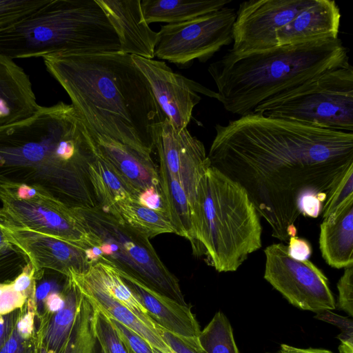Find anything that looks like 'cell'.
Returning <instances> with one entry per match:
<instances>
[{
    "label": "cell",
    "mask_w": 353,
    "mask_h": 353,
    "mask_svg": "<svg viewBox=\"0 0 353 353\" xmlns=\"http://www.w3.org/2000/svg\"><path fill=\"white\" fill-rule=\"evenodd\" d=\"M210 165L245 190L272 236H296L301 202L310 195L324 203L332 188L353 166V133L250 114L216 124Z\"/></svg>",
    "instance_id": "obj_1"
},
{
    "label": "cell",
    "mask_w": 353,
    "mask_h": 353,
    "mask_svg": "<svg viewBox=\"0 0 353 353\" xmlns=\"http://www.w3.org/2000/svg\"><path fill=\"white\" fill-rule=\"evenodd\" d=\"M42 59L91 132L152 153L155 125L165 116L131 55L119 51Z\"/></svg>",
    "instance_id": "obj_2"
},
{
    "label": "cell",
    "mask_w": 353,
    "mask_h": 353,
    "mask_svg": "<svg viewBox=\"0 0 353 353\" xmlns=\"http://www.w3.org/2000/svg\"><path fill=\"white\" fill-rule=\"evenodd\" d=\"M349 63L338 37L243 54L230 50L208 70L217 88L215 98L226 111L242 117Z\"/></svg>",
    "instance_id": "obj_3"
},
{
    "label": "cell",
    "mask_w": 353,
    "mask_h": 353,
    "mask_svg": "<svg viewBox=\"0 0 353 353\" xmlns=\"http://www.w3.org/2000/svg\"><path fill=\"white\" fill-rule=\"evenodd\" d=\"M119 50L118 36L96 0H50L0 29V54L12 59Z\"/></svg>",
    "instance_id": "obj_4"
},
{
    "label": "cell",
    "mask_w": 353,
    "mask_h": 353,
    "mask_svg": "<svg viewBox=\"0 0 353 353\" xmlns=\"http://www.w3.org/2000/svg\"><path fill=\"white\" fill-rule=\"evenodd\" d=\"M192 221L195 252L217 272L236 271L261 247L259 214L245 190L211 165L198 184Z\"/></svg>",
    "instance_id": "obj_5"
},
{
    "label": "cell",
    "mask_w": 353,
    "mask_h": 353,
    "mask_svg": "<svg viewBox=\"0 0 353 353\" xmlns=\"http://www.w3.org/2000/svg\"><path fill=\"white\" fill-rule=\"evenodd\" d=\"M84 122L72 104L41 106L31 117L0 126L1 166H47L63 184L83 179L89 163L82 162Z\"/></svg>",
    "instance_id": "obj_6"
},
{
    "label": "cell",
    "mask_w": 353,
    "mask_h": 353,
    "mask_svg": "<svg viewBox=\"0 0 353 353\" xmlns=\"http://www.w3.org/2000/svg\"><path fill=\"white\" fill-rule=\"evenodd\" d=\"M90 236V264L103 261L148 289L186 305L178 279L158 256L150 239L99 205L74 208Z\"/></svg>",
    "instance_id": "obj_7"
},
{
    "label": "cell",
    "mask_w": 353,
    "mask_h": 353,
    "mask_svg": "<svg viewBox=\"0 0 353 353\" xmlns=\"http://www.w3.org/2000/svg\"><path fill=\"white\" fill-rule=\"evenodd\" d=\"M321 128L353 132V68L328 71L253 112Z\"/></svg>",
    "instance_id": "obj_8"
},
{
    "label": "cell",
    "mask_w": 353,
    "mask_h": 353,
    "mask_svg": "<svg viewBox=\"0 0 353 353\" xmlns=\"http://www.w3.org/2000/svg\"><path fill=\"white\" fill-rule=\"evenodd\" d=\"M235 18V10L225 6L187 21L162 26L157 32L154 56L179 68L195 59L205 62L232 43Z\"/></svg>",
    "instance_id": "obj_9"
},
{
    "label": "cell",
    "mask_w": 353,
    "mask_h": 353,
    "mask_svg": "<svg viewBox=\"0 0 353 353\" xmlns=\"http://www.w3.org/2000/svg\"><path fill=\"white\" fill-rule=\"evenodd\" d=\"M0 199L3 205L1 220L89 248V234L74 208L41 187L35 185L30 196L19 197L0 183Z\"/></svg>",
    "instance_id": "obj_10"
},
{
    "label": "cell",
    "mask_w": 353,
    "mask_h": 353,
    "mask_svg": "<svg viewBox=\"0 0 353 353\" xmlns=\"http://www.w3.org/2000/svg\"><path fill=\"white\" fill-rule=\"evenodd\" d=\"M264 253V279L290 303L316 313L335 309L327 277L309 259H293L281 243L268 246Z\"/></svg>",
    "instance_id": "obj_11"
},
{
    "label": "cell",
    "mask_w": 353,
    "mask_h": 353,
    "mask_svg": "<svg viewBox=\"0 0 353 353\" xmlns=\"http://www.w3.org/2000/svg\"><path fill=\"white\" fill-rule=\"evenodd\" d=\"M315 0H250L240 3L232 28V48L236 54L277 46L276 31Z\"/></svg>",
    "instance_id": "obj_12"
},
{
    "label": "cell",
    "mask_w": 353,
    "mask_h": 353,
    "mask_svg": "<svg viewBox=\"0 0 353 353\" xmlns=\"http://www.w3.org/2000/svg\"><path fill=\"white\" fill-rule=\"evenodd\" d=\"M154 147L159 165L180 183L193 209L199 181L210 166L203 143L187 128H175L165 117L155 125Z\"/></svg>",
    "instance_id": "obj_13"
},
{
    "label": "cell",
    "mask_w": 353,
    "mask_h": 353,
    "mask_svg": "<svg viewBox=\"0 0 353 353\" xmlns=\"http://www.w3.org/2000/svg\"><path fill=\"white\" fill-rule=\"evenodd\" d=\"M0 229L12 248H17L28 259L36 277L43 268L68 277L71 272H85L90 265L87 250L76 243L46 233L17 227L1 219Z\"/></svg>",
    "instance_id": "obj_14"
},
{
    "label": "cell",
    "mask_w": 353,
    "mask_h": 353,
    "mask_svg": "<svg viewBox=\"0 0 353 353\" xmlns=\"http://www.w3.org/2000/svg\"><path fill=\"white\" fill-rule=\"evenodd\" d=\"M131 56L147 79L165 117L175 128H187L194 106L201 101L198 92L215 98L216 92L174 72L164 61Z\"/></svg>",
    "instance_id": "obj_15"
},
{
    "label": "cell",
    "mask_w": 353,
    "mask_h": 353,
    "mask_svg": "<svg viewBox=\"0 0 353 353\" xmlns=\"http://www.w3.org/2000/svg\"><path fill=\"white\" fill-rule=\"evenodd\" d=\"M90 133L97 157L107 163L139 196L150 190L161 193L158 168L151 152Z\"/></svg>",
    "instance_id": "obj_16"
},
{
    "label": "cell",
    "mask_w": 353,
    "mask_h": 353,
    "mask_svg": "<svg viewBox=\"0 0 353 353\" xmlns=\"http://www.w3.org/2000/svg\"><path fill=\"white\" fill-rule=\"evenodd\" d=\"M120 275L155 325L184 343L202 348L199 342V325L189 305L162 296L126 275Z\"/></svg>",
    "instance_id": "obj_17"
},
{
    "label": "cell",
    "mask_w": 353,
    "mask_h": 353,
    "mask_svg": "<svg viewBox=\"0 0 353 353\" xmlns=\"http://www.w3.org/2000/svg\"><path fill=\"white\" fill-rule=\"evenodd\" d=\"M114 28L120 52L152 59L157 32L145 20L140 0H96Z\"/></svg>",
    "instance_id": "obj_18"
},
{
    "label": "cell",
    "mask_w": 353,
    "mask_h": 353,
    "mask_svg": "<svg viewBox=\"0 0 353 353\" xmlns=\"http://www.w3.org/2000/svg\"><path fill=\"white\" fill-rule=\"evenodd\" d=\"M340 10L332 0H315L276 33L277 46L338 38Z\"/></svg>",
    "instance_id": "obj_19"
},
{
    "label": "cell",
    "mask_w": 353,
    "mask_h": 353,
    "mask_svg": "<svg viewBox=\"0 0 353 353\" xmlns=\"http://www.w3.org/2000/svg\"><path fill=\"white\" fill-rule=\"evenodd\" d=\"M66 278L70 279L79 290L108 316L137 333L152 347L163 353H174L162 338L157 326L146 323L111 296L88 270L82 273L71 272Z\"/></svg>",
    "instance_id": "obj_20"
},
{
    "label": "cell",
    "mask_w": 353,
    "mask_h": 353,
    "mask_svg": "<svg viewBox=\"0 0 353 353\" xmlns=\"http://www.w3.org/2000/svg\"><path fill=\"white\" fill-rule=\"evenodd\" d=\"M39 108L29 75L13 59L0 54V126L23 121Z\"/></svg>",
    "instance_id": "obj_21"
},
{
    "label": "cell",
    "mask_w": 353,
    "mask_h": 353,
    "mask_svg": "<svg viewBox=\"0 0 353 353\" xmlns=\"http://www.w3.org/2000/svg\"><path fill=\"white\" fill-rule=\"evenodd\" d=\"M319 248L330 266L337 269L353 266V196L323 219Z\"/></svg>",
    "instance_id": "obj_22"
},
{
    "label": "cell",
    "mask_w": 353,
    "mask_h": 353,
    "mask_svg": "<svg viewBox=\"0 0 353 353\" xmlns=\"http://www.w3.org/2000/svg\"><path fill=\"white\" fill-rule=\"evenodd\" d=\"M65 303L54 314L43 311L37 316L36 334L41 346L48 353H57L66 341L72 330L80 296V292L72 281L66 278L63 290Z\"/></svg>",
    "instance_id": "obj_23"
},
{
    "label": "cell",
    "mask_w": 353,
    "mask_h": 353,
    "mask_svg": "<svg viewBox=\"0 0 353 353\" xmlns=\"http://www.w3.org/2000/svg\"><path fill=\"white\" fill-rule=\"evenodd\" d=\"M231 0H142L141 6L148 24L179 23L217 11Z\"/></svg>",
    "instance_id": "obj_24"
},
{
    "label": "cell",
    "mask_w": 353,
    "mask_h": 353,
    "mask_svg": "<svg viewBox=\"0 0 353 353\" xmlns=\"http://www.w3.org/2000/svg\"><path fill=\"white\" fill-rule=\"evenodd\" d=\"M158 174L163 203L174 233L189 240L195 252L196 243L190 201L180 183L167 170L159 165Z\"/></svg>",
    "instance_id": "obj_25"
},
{
    "label": "cell",
    "mask_w": 353,
    "mask_h": 353,
    "mask_svg": "<svg viewBox=\"0 0 353 353\" xmlns=\"http://www.w3.org/2000/svg\"><path fill=\"white\" fill-rule=\"evenodd\" d=\"M105 210L149 239L161 234L174 233L165 212L150 208L137 198L122 201Z\"/></svg>",
    "instance_id": "obj_26"
},
{
    "label": "cell",
    "mask_w": 353,
    "mask_h": 353,
    "mask_svg": "<svg viewBox=\"0 0 353 353\" xmlns=\"http://www.w3.org/2000/svg\"><path fill=\"white\" fill-rule=\"evenodd\" d=\"M88 174L97 205L104 210L130 198L139 199V194L98 157L90 163Z\"/></svg>",
    "instance_id": "obj_27"
},
{
    "label": "cell",
    "mask_w": 353,
    "mask_h": 353,
    "mask_svg": "<svg viewBox=\"0 0 353 353\" xmlns=\"http://www.w3.org/2000/svg\"><path fill=\"white\" fill-rule=\"evenodd\" d=\"M80 292V291H79ZM94 304L80 292L74 321L70 333L57 353H103L96 338L93 317ZM39 343V353H48Z\"/></svg>",
    "instance_id": "obj_28"
},
{
    "label": "cell",
    "mask_w": 353,
    "mask_h": 353,
    "mask_svg": "<svg viewBox=\"0 0 353 353\" xmlns=\"http://www.w3.org/2000/svg\"><path fill=\"white\" fill-rule=\"evenodd\" d=\"M88 270L111 296L125 305L146 323L157 326L114 267L103 261H97L91 263Z\"/></svg>",
    "instance_id": "obj_29"
},
{
    "label": "cell",
    "mask_w": 353,
    "mask_h": 353,
    "mask_svg": "<svg viewBox=\"0 0 353 353\" xmlns=\"http://www.w3.org/2000/svg\"><path fill=\"white\" fill-rule=\"evenodd\" d=\"M199 342L205 353H239L230 323L221 311L201 330Z\"/></svg>",
    "instance_id": "obj_30"
},
{
    "label": "cell",
    "mask_w": 353,
    "mask_h": 353,
    "mask_svg": "<svg viewBox=\"0 0 353 353\" xmlns=\"http://www.w3.org/2000/svg\"><path fill=\"white\" fill-rule=\"evenodd\" d=\"M94 305V331L102 352L127 353L125 347L112 326L109 317L96 305Z\"/></svg>",
    "instance_id": "obj_31"
},
{
    "label": "cell",
    "mask_w": 353,
    "mask_h": 353,
    "mask_svg": "<svg viewBox=\"0 0 353 353\" xmlns=\"http://www.w3.org/2000/svg\"><path fill=\"white\" fill-rule=\"evenodd\" d=\"M50 0H0V29L37 11Z\"/></svg>",
    "instance_id": "obj_32"
},
{
    "label": "cell",
    "mask_w": 353,
    "mask_h": 353,
    "mask_svg": "<svg viewBox=\"0 0 353 353\" xmlns=\"http://www.w3.org/2000/svg\"><path fill=\"white\" fill-rule=\"evenodd\" d=\"M353 196V166L350 168L327 194L321 212L325 219L345 201Z\"/></svg>",
    "instance_id": "obj_33"
},
{
    "label": "cell",
    "mask_w": 353,
    "mask_h": 353,
    "mask_svg": "<svg viewBox=\"0 0 353 353\" xmlns=\"http://www.w3.org/2000/svg\"><path fill=\"white\" fill-rule=\"evenodd\" d=\"M109 319L123 343L127 353H154L152 345L142 336L119 321Z\"/></svg>",
    "instance_id": "obj_34"
},
{
    "label": "cell",
    "mask_w": 353,
    "mask_h": 353,
    "mask_svg": "<svg viewBox=\"0 0 353 353\" xmlns=\"http://www.w3.org/2000/svg\"><path fill=\"white\" fill-rule=\"evenodd\" d=\"M338 307L349 316H353V266L345 268L337 283Z\"/></svg>",
    "instance_id": "obj_35"
},
{
    "label": "cell",
    "mask_w": 353,
    "mask_h": 353,
    "mask_svg": "<svg viewBox=\"0 0 353 353\" xmlns=\"http://www.w3.org/2000/svg\"><path fill=\"white\" fill-rule=\"evenodd\" d=\"M37 311L35 296L30 298L22 308L16 329L19 334L26 340L32 339L36 332L35 318Z\"/></svg>",
    "instance_id": "obj_36"
},
{
    "label": "cell",
    "mask_w": 353,
    "mask_h": 353,
    "mask_svg": "<svg viewBox=\"0 0 353 353\" xmlns=\"http://www.w3.org/2000/svg\"><path fill=\"white\" fill-rule=\"evenodd\" d=\"M30 298L31 297L16 290L12 281L3 283V290L0 294V317L22 308Z\"/></svg>",
    "instance_id": "obj_37"
},
{
    "label": "cell",
    "mask_w": 353,
    "mask_h": 353,
    "mask_svg": "<svg viewBox=\"0 0 353 353\" xmlns=\"http://www.w3.org/2000/svg\"><path fill=\"white\" fill-rule=\"evenodd\" d=\"M316 318L336 325L342 330L338 338L342 343L352 345V321L331 312L330 310L320 312Z\"/></svg>",
    "instance_id": "obj_38"
},
{
    "label": "cell",
    "mask_w": 353,
    "mask_h": 353,
    "mask_svg": "<svg viewBox=\"0 0 353 353\" xmlns=\"http://www.w3.org/2000/svg\"><path fill=\"white\" fill-rule=\"evenodd\" d=\"M288 251L293 259L303 261L310 258L312 247L307 240L294 236L289 239Z\"/></svg>",
    "instance_id": "obj_39"
},
{
    "label": "cell",
    "mask_w": 353,
    "mask_h": 353,
    "mask_svg": "<svg viewBox=\"0 0 353 353\" xmlns=\"http://www.w3.org/2000/svg\"><path fill=\"white\" fill-rule=\"evenodd\" d=\"M22 308L17 309L0 317V350L8 340L15 328L21 314Z\"/></svg>",
    "instance_id": "obj_40"
},
{
    "label": "cell",
    "mask_w": 353,
    "mask_h": 353,
    "mask_svg": "<svg viewBox=\"0 0 353 353\" xmlns=\"http://www.w3.org/2000/svg\"><path fill=\"white\" fill-rule=\"evenodd\" d=\"M32 339H23L15 327L10 338L0 350V353H28Z\"/></svg>",
    "instance_id": "obj_41"
},
{
    "label": "cell",
    "mask_w": 353,
    "mask_h": 353,
    "mask_svg": "<svg viewBox=\"0 0 353 353\" xmlns=\"http://www.w3.org/2000/svg\"><path fill=\"white\" fill-rule=\"evenodd\" d=\"M157 327L165 342L174 353H205L203 348H195L190 346L182 342L171 333L163 330L159 326H157Z\"/></svg>",
    "instance_id": "obj_42"
},
{
    "label": "cell",
    "mask_w": 353,
    "mask_h": 353,
    "mask_svg": "<svg viewBox=\"0 0 353 353\" xmlns=\"http://www.w3.org/2000/svg\"><path fill=\"white\" fill-rule=\"evenodd\" d=\"M323 203L314 196H307L302 200L301 208V213L304 216L316 218L321 212Z\"/></svg>",
    "instance_id": "obj_43"
},
{
    "label": "cell",
    "mask_w": 353,
    "mask_h": 353,
    "mask_svg": "<svg viewBox=\"0 0 353 353\" xmlns=\"http://www.w3.org/2000/svg\"><path fill=\"white\" fill-rule=\"evenodd\" d=\"M65 299L63 292H52L44 301V310L49 314H54L64 305Z\"/></svg>",
    "instance_id": "obj_44"
},
{
    "label": "cell",
    "mask_w": 353,
    "mask_h": 353,
    "mask_svg": "<svg viewBox=\"0 0 353 353\" xmlns=\"http://www.w3.org/2000/svg\"><path fill=\"white\" fill-rule=\"evenodd\" d=\"M10 248H12V245L0 229V255L6 254V252Z\"/></svg>",
    "instance_id": "obj_45"
},
{
    "label": "cell",
    "mask_w": 353,
    "mask_h": 353,
    "mask_svg": "<svg viewBox=\"0 0 353 353\" xmlns=\"http://www.w3.org/2000/svg\"><path fill=\"white\" fill-rule=\"evenodd\" d=\"M277 353H305L303 348L290 346L287 344H282L280 350Z\"/></svg>",
    "instance_id": "obj_46"
},
{
    "label": "cell",
    "mask_w": 353,
    "mask_h": 353,
    "mask_svg": "<svg viewBox=\"0 0 353 353\" xmlns=\"http://www.w3.org/2000/svg\"><path fill=\"white\" fill-rule=\"evenodd\" d=\"M28 353H39V343L36 334L32 339Z\"/></svg>",
    "instance_id": "obj_47"
},
{
    "label": "cell",
    "mask_w": 353,
    "mask_h": 353,
    "mask_svg": "<svg viewBox=\"0 0 353 353\" xmlns=\"http://www.w3.org/2000/svg\"><path fill=\"white\" fill-rule=\"evenodd\" d=\"M303 350L305 353H332L328 350H322V349H316V348L303 349Z\"/></svg>",
    "instance_id": "obj_48"
},
{
    "label": "cell",
    "mask_w": 353,
    "mask_h": 353,
    "mask_svg": "<svg viewBox=\"0 0 353 353\" xmlns=\"http://www.w3.org/2000/svg\"><path fill=\"white\" fill-rule=\"evenodd\" d=\"M152 350H153L154 353H163L162 352H161L160 350H159L156 348L152 347Z\"/></svg>",
    "instance_id": "obj_49"
},
{
    "label": "cell",
    "mask_w": 353,
    "mask_h": 353,
    "mask_svg": "<svg viewBox=\"0 0 353 353\" xmlns=\"http://www.w3.org/2000/svg\"><path fill=\"white\" fill-rule=\"evenodd\" d=\"M2 259H3V257L1 256V255H0V264L1 263Z\"/></svg>",
    "instance_id": "obj_50"
}]
</instances>
